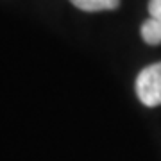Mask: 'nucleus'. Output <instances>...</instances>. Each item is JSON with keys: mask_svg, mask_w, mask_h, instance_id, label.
<instances>
[{"mask_svg": "<svg viewBox=\"0 0 161 161\" xmlns=\"http://www.w3.org/2000/svg\"><path fill=\"white\" fill-rule=\"evenodd\" d=\"M136 95L140 102L149 108L161 106V61L143 68L138 74Z\"/></svg>", "mask_w": 161, "mask_h": 161, "instance_id": "nucleus-1", "label": "nucleus"}, {"mask_svg": "<svg viewBox=\"0 0 161 161\" xmlns=\"http://www.w3.org/2000/svg\"><path fill=\"white\" fill-rule=\"evenodd\" d=\"M80 11L95 13V11H111L120 6V0H70Z\"/></svg>", "mask_w": 161, "mask_h": 161, "instance_id": "nucleus-2", "label": "nucleus"}, {"mask_svg": "<svg viewBox=\"0 0 161 161\" xmlns=\"http://www.w3.org/2000/svg\"><path fill=\"white\" fill-rule=\"evenodd\" d=\"M142 38L149 45H159L161 43V23L149 18L142 23Z\"/></svg>", "mask_w": 161, "mask_h": 161, "instance_id": "nucleus-3", "label": "nucleus"}, {"mask_svg": "<svg viewBox=\"0 0 161 161\" xmlns=\"http://www.w3.org/2000/svg\"><path fill=\"white\" fill-rule=\"evenodd\" d=\"M149 18L161 23V0H149Z\"/></svg>", "mask_w": 161, "mask_h": 161, "instance_id": "nucleus-4", "label": "nucleus"}]
</instances>
